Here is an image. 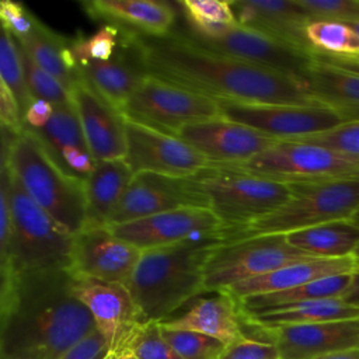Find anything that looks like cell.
Listing matches in <instances>:
<instances>
[{
  "instance_id": "cell-1",
  "label": "cell",
  "mask_w": 359,
  "mask_h": 359,
  "mask_svg": "<svg viewBox=\"0 0 359 359\" xmlns=\"http://www.w3.org/2000/svg\"><path fill=\"white\" fill-rule=\"evenodd\" d=\"M122 48L146 74L217 102L321 105L302 79L213 52L189 34L146 36L123 31Z\"/></svg>"
},
{
  "instance_id": "cell-2",
  "label": "cell",
  "mask_w": 359,
  "mask_h": 359,
  "mask_svg": "<svg viewBox=\"0 0 359 359\" xmlns=\"http://www.w3.org/2000/svg\"><path fill=\"white\" fill-rule=\"evenodd\" d=\"M95 330L87 307L73 294L67 269L14 275L0 316V351L13 359H59Z\"/></svg>"
},
{
  "instance_id": "cell-3",
  "label": "cell",
  "mask_w": 359,
  "mask_h": 359,
  "mask_svg": "<svg viewBox=\"0 0 359 359\" xmlns=\"http://www.w3.org/2000/svg\"><path fill=\"white\" fill-rule=\"evenodd\" d=\"M213 241H184L143 250L126 283L142 321L161 323L203 292V268Z\"/></svg>"
},
{
  "instance_id": "cell-4",
  "label": "cell",
  "mask_w": 359,
  "mask_h": 359,
  "mask_svg": "<svg viewBox=\"0 0 359 359\" xmlns=\"http://www.w3.org/2000/svg\"><path fill=\"white\" fill-rule=\"evenodd\" d=\"M191 189L201 198L224 227V241L283 206L292 195L289 185L266 180L231 165L209 164L187 177Z\"/></svg>"
},
{
  "instance_id": "cell-5",
  "label": "cell",
  "mask_w": 359,
  "mask_h": 359,
  "mask_svg": "<svg viewBox=\"0 0 359 359\" xmlns=\"http://www.w3.org/2000/svg\"><path fill=\"white\" fill-rule=\"evenodd\" d=\"M8 170L25 192L73 236L86 223L84 178L65 170L36 135L22 128L14 135Z\"/></svg>"
},
{
  "instance_id": "cell-6",
  "label": "cell",
  "mask_w": 359,
  "mask_h": 359,
  "mask_svg": "<svg viewBox=\"0 0 359 359\" xmlns=\"http://www.w3.org/2000/svg\"><path fill=\"white\" fill-rule=\"evenodd\" d=\"M10 208V271L14 275L56 269L69 271L73 234L38 205L13 174Z\"/></svg>"
},
{
  "instance_id": "cell-7",
  "label": "cell",
  "mask_w": 359,
  "mask_h": 359,
  "mask_svg": "<svg viewBox=\"0 0 359 359\" xmlns=\"http://www.w3.org/2000/svg\"><path fill=\"white\" fill-rule=\"evenodd\" d=\"M289 188L292 195L283 206L252 223L234 238L289 234L317 224L351 220L359 210V174L317 182L289 184Z\"/></svg>"
},
{
  "instance_id": "cell-8",
  "label": "cell",
  "mask_w": 359,
  "mask_h": 359,
  "mask_svg": "<svg viewBox=\"0 0 359 359\" xmlns=\"http://www.w3.org/2000/svg\"><path fill=\"white\" fill-rule=\"evenodd\" d=\"M318 258L289 244L286 234H258L216 244L203 268V292H222L234 283L285 265Z\"/></svg>"
},
{
  "instance_id": "cell-9",
  "label": "cell",
  "mask_w": 359,
  "mask_h": 359,
  "mask_svg": "<svg viewBox=\"0 0 359 359\" xmlns=\"http://www.w3.org/2000/svg\"><path fill=\"white\" fill-rule=\"evenodd\" d=\"M231 167L289 185L358 175L359 157L314 143L279 140L251 160Z\"/></svg>"
},
{
  "instance_id": "cell-10",
  "label": "cell",
  "mask_w": 359,
  "mask_h": 359,
  "mask_svg": "<svg viewBox=\"0 0 359 359\" xmlns=\"http://www.w3.org/2000/svg\"><path fill=\"white\" fill-rule=\"evenodd\" d=\"M121 115L168 135L192 122L222 115L217 101L158 79L144 74Z\"/></svg>"
},
{
  "instance_id": "cell-11",
  "label": "cell",
  "mask_w": 359,
  "mask_h": 359,
  "mask_svg": "<svg viewBox=\"0 0 359 359\" xmlns=\"http://www.w3.org/2000/svg\"><path fill=\"white\" fill-rule=\"evenodd\" d=\"M107 227L142 251L184 241L224 243L226 238L222 222L210 209L201 206H184Z\"/></svg>"
},
{
  "instance_id": "cell-12",
  "label": "cell",
  "mask_w": 359,
  "mask_h": 359,
  "mask_svg": "<svg viewBox=\"0 0 359 359\" xmlns=\"http://www.w3.org/2000/svg\"><path fill=\"white\" fill-rule=\"evenodd\" d=\"M222 115L276 140H294L338 128L345 119L325 105L219 102Z\"/></svg>"
},
{
  "instance_id": "cell-13",
  "label": "cell",
  "mask_w": 359,
  "mask_h": 359,
  "mask_svg": "<svg viewBox=\"0 0 359 359\" xmlns=\"http://www.w3.org/2000/svg\"><path fill=\"white\" fill-rule=\"evenodd\" d=\"M126 154L133 175L153 172L172 178L191 177L209 161L192 146L175 135L160 132L154 128L123 118Z\"/></svg>"
},
{
  "instance_id": "cell-14",
  "label": "cell",
  "mask_w": 359,
  "mask_h": 359,
  "mask_svg": "<svg viewBox=\"0 0 359 359\" xmlns=\"http://www.w3.org/2000/svg\"><path fill=\"white\" fill-rule=\"evenodd\" d=\"M192 38L199 45L213 52L294 76L302 80L314 62V53L294 48L264 32L238 24L216 38Z\"/></svg>"
},
{
  "instance_id": "cell-15",
  "label": "cell",
  "mask_w": 359,
  "mask_h": 359,
  "mask_svg": "<svg viewBox=\"0 0 359 359\" xmlns=\"http://www.w3.org/2000/svg\"><path fill=\"white\" fill-rule=\"evenodd\" d=\"M241 325L251 328L252 335L259 334V341L272 342L280 359H314L359 348V318L276 327H258L241 320Z\"/></svg>"
},
{
  "instance_id": "cell-16",
  "label": "cell",
  "mask_w": 359,
  "mask_h": 359,
  "mask_svg": "<svg viewBox=\"0 0 359 359\" xmlns=\"http://www.w3.org/2000/svg\"><path fill=\"white\" fill-rule=\"evenodd\" d=\"M175 136L217 165L245 163L279 142L223 115L188 123Z\"/></svg>"
},
{
  "instance_id": "cell-17",
  "label": "cell",
  "mask_w": 359,
  "mask_h": 359,
  "mask_svg": "<svg viewBox=\"0 0 359 359\" xmlns=\"http://www.w3.org/2000/svg\"><path fill=\"white\" fill-rule=\"evenodd\" d=\"M142 250L114 236L108 227L83 229L73 236V278L95 279L126 285L140 258Z\"/></svg>"
},
{
  "instance_id": "cell-18",
  "label": "cell",
  "mask_w": 359,
  "mask_h": 359,
  "mask_svg": "<svg viewBox=\"0 0 359 359\" xmlns=\"http://www.w3.org/2000/svg\"><path fill=\"white\" fill-rule=\"evenodd\" d=\"M73 294L93 316L109 351L119 349L133 327L143 323L126 285L73 278Z\"/></svg>"
},
{
  "instance_id": "cell-19",
  "label": "cell",
  "mask_w": 359,
  "mask_h": 359,
  "mask_svg": "<svg viewBox=\"0 0 359 359\" xmlns=\"http://www.w3.org/2000/svg\"><path fill=\"white\" fill-rule=\"evenodd\" d=\"M184 206L205 208L201 198L188 185L187 178L139 172L132 177L108 226L137 220Z\"/></svg>"
},
{
  "instance_id": "cell-20",
  "label": "cell",
  "mask_w": 359,
  "mask_h": 359,
  "mask_svg": "<svg viewBox=\"0 0 359 359\" xmlns=\"http://www.w3.org/2000/svg\"><path fill=\"white\" fill-rule=\"evenodd\" d=\"M69 93L86 144L94 160L125 158L123 116L80 77L72 84Z\"/></svg>"
},
{
  "instance_id": "cell-21",
  "label": "cell",
  "mask_w": 359,
  "mask_h": 359,
  "mask_svg": "<svg viewBox=\"0 0 359 359\" xmlns=\"http://www.w3.org/2000/svg\"><path fill=\"white\" fill-rule=\"evenodd\" d=\"M230 4L238 25L314 53L304 34L311 18L297 0H234Z\"/></svg>"
},
{
  "instance_id": "cell-22",
  "label": "cell",
  "mask_w": 359,
  "mask_h": 359,
  "mask_svg": "<svg viewBox=\"0 0 359 359\" xmlns=\"http://www.w3.org/2000/svg\"><path fill=\"white\" fill-rule=\"evenodd\" d=\"M81 6L94 20H101L123 31L146 36L168 35L175 24V10L167 1L86 0Z\"/></svg>"
},
{
  "instance_id": "cell-23",
  "label": "cell",
  "mask_w": 359,
  "mask_h": 359,
  "mask_svg": "<svg viewBox=\"0 0 359 359\" xmlns=\"http://www.w3.org/2000/svg\"><path fill=\"white\" fill-rule=\"evenodd\" d=\"M356 269V261L352 257L346 258H311L299 262H293L278 268L269 273L247 279L227 287L226 292L236 300L265 294L273 292H282L293 289L309 282L328 278L334 275L352 273Z\"/></svg>"
},
{
  "instance_id": "cell-24",
  "label": "cell",
  "mask_w": 359,
  "mask_h": 359,
  "mask_svg": "<svg viewBox=\"0 0 359 359\" xmlns=\"http://www.w3.org/2000/svg\"><path fill=\"white\" fill-rule=\"evenodd\" d=\"M160 325L168 330L203 334L224 345L243 335L237 300L226 292H216L215 296L198 300L184 314L167 318Z\"/></svg>"
},
{
  "instance_id": "cell-25",
  "label": "cell",
  "mask_w": 359,
  "mask_h": 359,
  "mask_svg": "<svg viewBox=\"0 0 359 359\" xmlns=\"http://www.w3.org/2000/svg\"><path fill=\"white\" fill-rule=\"evenodd\" d=\"M303 81L318 104L338 112L346 123L359 122V73L331 65L314 53Z\"/></svg>"
},
{
  "instance_id": "cell-26",
  "label": "cell",
  "mask_w": 359,
  "mask_h": 359,
  "mask_svg": "<svg viewBox=\"0 0 359 359\" xmlns=\"http://www.w3.org/2000/svg\"><path fill=\"white\" fill-rule=\"evenodd\" d=\"M132 177L133 172L125 158L95 161L93 171L84 178L86 223L83 229L108 226Z\"/></svg>"
},
{
  "instance_id": "cell-27",
  "label": "cell",
  "mask_w": 359,
  "mask_h": 359,
  "mask_svg": "<svg viewBox=\"0 0 359 359\" xmlns=\"http://www.w3.org/2000/svg\"><path fill=\"white\" fill-rule=\"evenodd\" d=\"M144 74L133 56L123 48L107 62L79 65V77L119 114Z\"/></svg>"
},
{
  "instance_id": "cell-28",
  "label": "cell",
  "mask_w": 359,
  "mask_h": 359,
  "mask_svg": "<svg viewBox=\"0 0 359 359\" xmlns=\"http://www.w3.org/2000/svg\"><path fill=\"white\" fill-rule=\"evenodd\" d=\"M352 273L334 275L309 282L293 289L238 299L237 304L240 314L243 317H252L310 300L342 297L351 285Z\"/></svg>"
},
{
  "instance_id": "cell-29",
  "label": "cell",
  "mask_w": 359,
  "mask_h": 359,
  "mask_svg": "<svg viewBox=\"0 0 359 359\" xmlns=\"http://www.w3.org/2000/svg\"><path fill=\"white\" fill-rule=\"evenodd\" d=\"M17 42L38 66L67 88L79 79V66L70 50V38L62 36L38 20L32 32Z\"/></svg>"
},
{
  "instance_id": "cell-30",
  "label": "cell",
  "mask_w": 359,
  "mask_h": 359,
  "mask_svg": "<svg viewBox=\"0 0 359 359\" xmlns=\"http://www.w3.org/2000/svg\"><path fill=\"white\" fill-rule=\"evenodd\" d=\"M286 238L294 248L313 257L346 258L359 244V226L352 220H337L292 231Z\"/></svg>"
},
{
  "instance_id": "cell-31",
  "label": "cell",
  "mask_w": 359,
  "mask_h": 359,
  "mask_svg": "<svg viewBox=\"0 0 359 359\" xmlns=\"http://www.w3.org/2000/svg\"><path fill=\"white\" fill-rule=\"evenodd\" d=\"M352 318H359V307L344 302L341 297L310 300L252 317L241 316L244 323L258 327L314 324Z\"/></svg>"
},
{
  "instance_id": "cell-32",
  "label": "cell",
  "mask_w": 359,
  "mask_h": 359,
  "mask_svg": "<svg viewBox=\"0 0 359 359\" xmlns=\"http://www.w3.org/2000/svg\"><path fill=\"white\" fill-rule=\"evenodd\" d=\"M32 132L57 163L60 158V153L67 147H80L88 150L77 114L72 102L55 105L49 122L39 130Z\"/></svg>"
},
{
  "instance_id": "cell-33",
  "label": "cell",
  "mask_w": 359,
  "mask_h": 359,
  "mask_svg": "<svg viewBox=\"0 0 359 359\" xmlns=\"http://www.w3.org/2000/svg\"><path fill=\"white\" fill-rule=\"evenodd\" d=\"M304 34L309 45L317 53L359 57V35L346 22L313 18L306 24Z\"/></svg>"
},
{
  "instance_id": "cell-34",
  "label": "cell",
  "mask_w": 359,
  "mask_h": 359,
  "mask_svg": "<svg viewBox=\"0 0 359 359\" xmlns=\"http://www.w3.org/2000/svg\"><path fill=\"white\" fill-rule=\"evenodd\" d=\"M180 6L196 38H216L237 24L230 1L181 0Z\"/></svg>"
},
{
  "instance_id": "cell-35",
  "label": "cell",
  "mask_w": 359,
  "mask_h": 359,
  "mask_svg": "<svg viewBox=\"0 0 359 359\" xmlns=\"http://www.w3.org/2000/svg\"><path fill=\"white\" fill-rule=\"evenodd\" d=\"M123 31L112 24H104L93 35L70 38V50L79 65L87 62H107L122 48Z\"/></svg>"
},
{
  "instance_id": "cell-36",
  "label": "cell",
  "mask_w": 359,
  "mask_h": 359,
  "mask_svg": "<svg viewBox=\"0 0 359 359\" xmlns=\"http://www.w3.org/2000/svg\"><path fill=\"white\" fill-rule=\"evenodd\" d=\"M0 74L3 76L6 83L10 86L18 102L21 116H22L29 102L32 101V97L25 83L18 42L1 25H0Z\"/></svg>"
},
{
  "instance_id": "cell-37",
  "label": "cell",
  "mask_w": 359,
  "mask_h": 359,
  "mask_svg": "<svg viewBox=\"0 0 359 359\" xmlns=\"http://www.w3.org/2000/svg\"><path fill=\"white\" fill-rule=\"evenodd\" d=\"M119 349L129 351L136 359H180L161 335V327L157 321L135 325Z\"/></svg>"
},
{
  "instance_id": "cell-38",
  "label": "cell",
  "mask_w": 359,
  "mask_h": 359,
  "mask_svg": "<svg viewBox=\"0 0 359 359\" xmlns=\"http://www.w3.org/2000/svg\"><path fill=\"white\" fill-rule=\"evenodd\" d=\"M18 46H20V53L22 60L25 83L31 97L45 100L53 105L70 102L69 88L63 83H60L56 77H53L50 73L43 70L41 66H38L29 57V55L21 48L20 43Z\"/></svg>"
},
{
  "instance_id": "cell-39",
  "label": "cell",
  "mask_w": 359,
  "mask_h": 359,
  "mask_svg": "<svg viewBox=\"0 0 359 359\" xmlns=\"http://www.w3.org/2000/svg\"><path fill=\"white\" fill-rule=\"evenodd\" d=\"M161 335L180 359H219L224 349V344L219 339L198 332L161 327Z\"/></svg>"
},
{
  "instance_id": "cell-40",
  "label": "cell",
  "mask_w": 359,
  "mask_h": 359,
  "mask_svg": "<svg viewBox=\"0 0 359 359\" xmlns=\"http://www.w3.org/2000/svg\"><path fill=\"white\" fill-rule=\"evenodd\" d=\"M297 3L311 20H334L346 24L359 21V0H297Z\"/></svg>"
},
{
  "instance_id": "cell-41",
  "label": "cell",
  "mask_w": 359,
  "mask_h": 359,
  "mask_svg": "<svg viewBox=\"0 0 359 359\" xmlns=\"http://www.w3.org/2000/svg\"><path fill=\"white\" fill-rule=\"evenodd\" d=\"M292 142H306L330 147L332 150L359 157V122L344 123L328 132L294 139Z\"/></svg>"
},
{
  "instance_id": "cell-42",
  "label": "cell",
  "mask_w": 359,
  "mask_h": 359,
  "mask_svg": "<svg viewBox=\"0 0 359 359\" xmlns=\"http://www.w3.org/2000/svg\"><path fill=\"white\" fill-rule=\"evenodd\" d=\"M38 18L31 14L21 3L0 0V25L7 29L17 41L28 36Z\"/></svg>"
},
{
  "instance_id": "cell-43",
  "label": "cell",
  "mask_w": 359,
  "mask_h": 359,
  "mask_svg": "<svg viewBox=\"0 0 359 359\" xmlns=\"http://www.w3.org/2000/svg\"><path fill=\"white\" fill-rule=\"evenodd\" d=\"M219 359H280L278 348L272 342L241 335L224 345Z\"/></svg>"
},
{
  "instance_id": "cell-44",
  "label": "cell",
  "mask_w": 359,
  "mask_h": 359,
  "mask_svg": "<svg viewBox=\"0 0 359 359\" xmlns=\"http://www.w3.org/2000/svg\"><path fill=\"white\" fill-rule=\"evenodd\" d=\"M10 185H11V174L7 167V170L0 175V266L3 268H8L10 265V236H11Z\"/></svg>"
},
{
  "instance_id": "cell-45",
  "label": "cell",
  "mask_w": 359,
  "mask_h": 359,
  "mask_svg": "<svg viewBox=\"0 0 359 359\" xmlns=\"http://www.w3.org/2000/svg\"><path fill=\"white\" fill-rule=\"evenodd\" d=\"M108 352L109 346L105 338L95 328L93 332L70 346L59 359H104Z\"/></svg>"
},
{
  "instance_id": "cell-46",
  "label": "cell",
  "mask_w": 359,
  "mask_h": 359,
  "mask_svg": "<svg viewBox=\"0 0 359 359\" xmlns=\"http://www.w3.org/2000/svg\"><path fill=\"white\" fill-rule=\"evenodd\" d=\"M0 122L14 135L22 129V116L18 107V102L0 74Z\"/></svg>"
},
{
  "instance_id": "cell-47",
  "label": "cell",
  "mask_w": 359,
  "mask_h": 359,
  "mask_svg": "<svg viewBox=\"0 0 359 359\" xmlns=\"http://www.w3.org/2000/svg\"><path fill=\"white\" fill-rule=\"evenodd\" d=\"M53 109H55L53 104L41 98H32L28 108L22 114V128H27L31 130H39L49 122L53 114Z\"/></svg>"
},
{
  "instance_id": "cell-48",
  "label": "cell",
  "mask_w": 359,
  "mask_h": 359,
  "mask_svg": "<svg viewBox=\"0 0 359 359\" xmlns=\"http://www.w3.org/2000/svg\"><path fill=\"white\" fill-rule=\"evenodd\" d=\"M14 287V273L8 268L0 266V316L6 310Z\"/></svg>"
},
{
  "instance_id": "cell-49",
  "label": "cell",
  "mask_w": 359,
  "mask_h": 359,
  "mask_svg": "<svg viewBox=\"0 0 359 359\" xmlns=\"http://www.w3.org/2000/svg\"><path fill=\"white\" fill-rule=\"evenodd\" d=\"M14 133H11L1 122H0V175L7 170L8 167V158H10V149L13 142Z\"/></svg>"
},
{
  "instance_id": "cell-50",
  "label": "cell",
  "mask_w": 359,
  "mask_h": 359,
  "mask_svg": "<svg viewBox=\"0 0 359 359\" xmlns=\"http://www.w3.org/2000/svg\"><path fill=\"white\" fill-rule=\"evenodd\" d=\"M314 53H316V56H318L320 59H323V60H325L331 65H335L338 67L359 73V57H341V56L323 55V53H317V52H314Z\"/></svg>"
},
{
  "instance_id": "cell-51",
  "label": "cell",
  "mask_w": 359,
  "mask_h": 359,
  "mask_svg": "<svg viewBox=\"0 0 359 359\" xmlns=\"http://www.w3.org/2000/svg\"><path fill=\"white\" fill-rule=\"evenodd\" d=\"M341 299L344 302L352 304V306L359 307V268L355 269V272L352 273L351 285H349V287L346 289V292L344 293V296Z\"/></svg>"
},
{
  "instance_id": "cell-52",
  "label": "cell",
  "mask_w": 359,
  "mask_h": 359,
  "mask_svg": "<svg viewBox=\"0 0 359 359\" xmlns=\"http://www.w3.org/2000/svg\"><path fill=\"white\" fill-rule=\"evenodd\" d=\"M314 359H359V348L356 349H348V351H341V352H332L327 353Z\"/></svg>"
},
{
  "instance_id": "cell-53",
  "label": "cell",
  "mask_w": 359,
  "mask_h": 359,
  "mask_svg": "<svg viewBox=\"0 0 359 359\" xmlns=\"http://www.w3.org/2000/svg\"><path fill=\"white\" fill-rule=\"evenodd\" d=\"M104 359H136V358L126 349H115V351H109Z\"/></svg>"
},
{
  "instance_id": "cell-54",
  "label": "cell",
  "mask_w": 359,
  "mask_h": 359,
  "mask_svg": "<svg viewBox=\"0 0 359 359\" xmlns=\"http://www.w3.org/2000/svg\"><path fill=\"white\" fill-rule=\"evenodd\" d=\"M348 25H349V27H351V28H352V29H353V31H355V32L359 35V21H355V22H349Z\"/></svg>"
},
{
  "instance_id": "cell-55",
  "label": "cell",
  "mask_w": 359,
  "mask_h": 359,
  "mask_svg": "<svg viewBox=\"0 0 359 359\" xmlns=\"http://www.w3.org/2000/svg\"><path fill=\"white\" fill-rule=\"evenodd\" d=\"M352 258L358 262L359 261V244H358V247L355 248V251H353V254H352Z\"/></svg>"
},
{
  "instance_id": "cell-56",
  "label": "cell",
  "mask_w": 359,
  "mask_h": 359,
  "mask_svg": "<svg viewBox=\"0 0 359 359\" xmlns=\"http://www.w3.org/2000/svg\"><path fill=\"white\" fill-rule=\"evenodd\" d=\"M351 220H352L355 224H358V226H359V210H358V212L353 215V217H352Z\"/></svg>"
},
{
  "instance_id": "cell-57",
  "label": "cell",
  "mask_w": 359,
  "mask_h": 359,
  "mask_svg": "<svg viewBox=\"0 0 359 359\" xmlns=\"http://www.w3.org/2000/svg\"><path fill=\"white\" fill-rule=\"evenodd\" d=\"M0 359H13V358H10V356H7V355H4L1 351H0Z\"/></svg>"
},
{
  "instance_id": "cell-58",
  "label": "cell",
  "mask_w": 359,
  "mask_h": 359,
  "mask_svg": "<svg viewBox=\"0 0 359 359\" xmlns=\"http://www.w3.org/2000/svg\"><path fill=\"white\" fill-rule=\"evenodd\" d=\"M358 268H359V261L356 262V269H358Z\"/></svg>"
}]
</instances>
